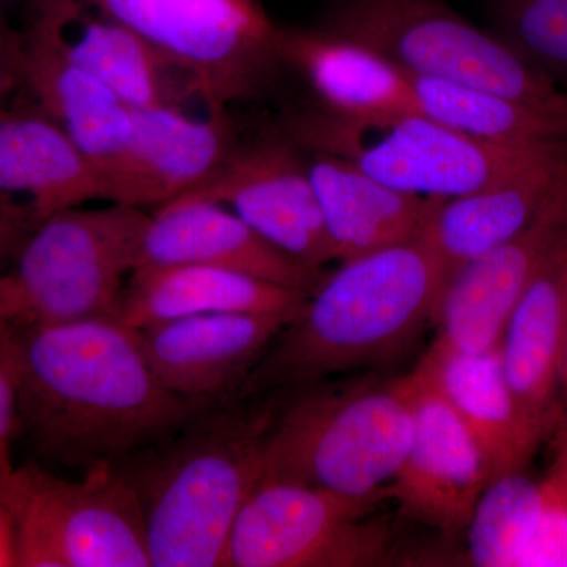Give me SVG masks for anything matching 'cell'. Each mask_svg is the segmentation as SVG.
<instances>
[{"label":"cell","mask_w":567,"mask_h":567,"mask_svg":"<svg viewBox=\"0 0 567 567\" xmlns=\"http://www.w3.org/2000/svg\"><path fill=\"white\" fill-rule=\"evenodd\" d=\"M22 39L10 31L9 25L0 22V58L17 63L21 69L22 63Z\"/></svg>","instance_id":"obj_32"},{"label":"cell","mask_w":567,"mask_h":567,"mask_svg":"<svg viewBox=\"0 0 567 567\" xmlns=\"http://www.w3.org/2000/svg\"><path fill=\"white\" fill-rule=\"evenodd\" d=\"M21 48L22 81L31 85L43 112L102 173L132 140V107L37 33L29 31Z\"/></svg>","instance_id":"obj_24"},{"label":"cell","mask_w":567,"mask_h":567,"mask_svg":"<svg viewBox=\"0 0 567 567\" xmlns=\"http://www.w3.org/2000/svg\"><path fill=\"white\" fill-rule=\"evenodd\" d=\"M287 136L308 151L346 159L398 192L442 200L483 188L547 144L475 140L421 112L354 115L324 107L295 115Z\"/></svg>","instance_id":"obj_6"},{"label":"cell","mask_w":567,"mask_h":567,"mask_svg":"<svg viewBox=\"0 0 567 567\" xmlns=\"http://www.w3.org/2000/svg\"><path fill=\"white\" fill-rule=\"evenodd\" d=\"M18 0H0V22H3V24H7L6 18L7 13H9V10L11 7L17 3Z\"/></svg>","instance_id":"obj_35"},{"label":"cell","mask_w":567,"mask_h":567,"mask_svg":"<svg viewBox=\"0 0 567 567\" xmlns=\"http://www.w3.org/2000/svg\"><path fill=\"white\" fill-rule=\"evenodd\" d=\"M20 429L18 388L9 361L0 352V494L9 483L14 468L11 447Z\"/></svg>","instance_id":"obj_30"},{"label":"cell","mask_w":567,"mask_h":567,"mask_svg":"<svg viewBox=\"0 0 567 567\" xmlns=\"http://www.w3.org/2000/svg\"><path fill=\"white\" fill-rule=\"evenodd\" d=\"M410 80L417 111L454 132L496 144L567 142L566 118L551 112L457 82L412 74Z\"/></svg>","instance_id":"obj_26"},{"label":"cell","mask_w":567,"mask_h":567,"mask_svg":"<svg viewBox=\"0 0 567 567\" xmlns=\"http://www.w3.org/2000/svg\"><path fill=\"white\" fill-rule=\"evenodd\" d=\"M188 76L212 112L264 87L281 31L254 0H85Z\"/></svg>","instance_id":"obj_9"},{"label":"cell","mask_w":567,"mask_h":567,"mask_svg":"<svg viewBox=\"0 0 567 567\" xmlns=\"http://www.w3.org/2000/svg\"><path fill=\"white\" fill-rule=\"evenodd\" d=\"M382 499L260 476L235 520L224 567L383 565L390 559L391 533L371 518Z\"/></svg>","instance_id":"obj_10"},{"label":"cell","mask_w":567,"mask_h":567,"mask_svg":"<svg viewBox=\"0 0 567 567\" xmlns=\"http://www.w3.org/2000/svg\"><path fill=\"white\" fill-rule=\"evenodd\" d=\"M292 319L244 312L182 317L140 328L137 336L167 390L213 405L237 398L254 365Z\"/></svg>","instance_id":"obj_15"},{"label":"cell","mask_w":567,"mask_h":567,"mask_svg":"<svg viewBox=\"0 0 567 567\" xmlns=\"http://www.w3.org/2000/svg\"><path fill=\"white\" fill-rule=\"evenodd\" d=\"M312 155L309 178L336 260L344 262L415 240L442 200L398 192L338 156Z\"/></svg>","instance_id":"obj_23"},{"label":"cell","mask_w":567,"mask_h":567,"mask_svg":"<svg viewBox=\"0 0 567 567\" xmlns=\"http://www.w3.org/2000/svg\"><path fill=\"white\" fill-rule=\"evenodd\" d=\"M148 218L141 208L111 204L69 208L37 224L13 270L0 275V333L118 319Z\"/></svg>","instance_id":"obj_5"},{"label":"cell","mask_w":567,"mask_h":567,"mask_svg":"<svg viewBox=\"0 0 567 567\" xmlns=\"http://www.w3.org/2000/svg\"><path fill=\"white\" fill-rule=\"evenodd\" d=\"M29 31L117 93L130 107L175 106L164 81L173 66L147 41L85 0H28Z\"/></svg>","instance_id":"obj_20"},{"label":"cell","mask_w":567,"mask_h":567,"mask_svg":"<svg viewBox=\"0 0 567 567\" xmlns=\"http://www.w3.org/2000/svg\"><path fill=\"white\" fill-rule=\"evenodd\" d=\"M0 352L17 380L20 427L32 446L82 475L114 468L210 406L167 390L136 328L121 319L7 331Z\"/></svg>","instance_id":"obj_1"},{"label":"cell","mask_w":567,"mask_h":567,"mask_svg":"<svg viewBox=\"0 0 567 567\" xmlns=\"http://www.w3.org/2000/svg\"><path fill=\"white\" fill-rule=\"evenodd\" d=\"M445 281V265L425 230L344 260L279 331L237 398L290 394L390 360L435 320Z\"/></svg>","instance_id":"obj_2"},{"label":"cell","mask_w":567,"mask_h":567,"mask_svg":"<svg viewBox=\"0 0 567 567\" xmlns=\"http://www.w3.org/2000/svg\"><path fill=\"white\" fill-rule=\"evenodd\" d=\"M308 295L212 265H156L130 276L118 319L140 330L182 317L230 312L295 317Z\"/></svg>","instance_id":"obj_21"},{"label":"cell","mask_w":567,"mask_h":567,"mask_svg":"<svg viewBox=\"0 0 567 567\" xmlns=\"http://www.w3.org/2000/svg\"><path fill=\"white\" fill-rule=\"evenodd\" d=\"M22 81V73L17 63L0 58V111L9 93L13 91L14 85Z\"/></svg>","instance_id":"obj_33"},{"label":"cell","mask_w":567,"mask_h":567,"mask_svg":"<svg viewBox=\"0 0 567 567\" xmlns=\"http://www.w3.org/2000/svg\"><path fill=\"white\" fill-rule=\"evenodd\" d=\"M567 235V175L525 229L447 276L432 347L477 353L502 341L511 312Z\"/></svg>","instance_id":"obj_13"},{"label":"cell","mask_w":567,"mask_h":567,"mask_svg":"<svg viewBox=\"0 0 567 567\" xmlns=\"http://www.w3.org/2000/svg\"><path fill=\"white\" fill-rule=\"evenodd\" d=\"M200 264L311 293L320 270L279 251L224 205L185 194L156 208L142 238L140 267Z\"/></svg>","instance_id":"obj_16"},{"label":"cell","mask_w":567,"mask_h":567,"mask_svg":"<svg viewBox=\"0 0 567 567\" xmlns=\"http://www.w3.org/2000/svg\"><path fill=\"white\" fill-rule=\"evenodd\" d=\"M17 566V543L9 511L0 499V567Z\"/></svg>","instance_id":"obj_31"},{"label":"cell","mask_w":567,"mask_h":567,"mask_svg":"<svg viewBox=\"0 0 567 567\" xmlns=\"http://www.w3.org/2000/svg\"><path fill=\"white\" fill-rule=\"evenodd\" d=\"M132 114V140L100 173L106 203L156 210L204 185L234 151L226 112L194 118L155 106Z\"/></svg>","instance_id":"obj_14"},{"label":"cell","mask_w":567,"mask_h":567,"mask_svg":"<svg viewBox=\"0 0 567 567\" xmlns=\"http://www.w3.org/2000/svg\"><path fill=\"white\" fill-rule=\"evenodd\" d=\"M323 31L371 48L412 76L484 89L567 121L566 92L443 0H339Z\"/></svg>","instance_id":"obj_7"},{"label":"cell","mask_w":567,"mask_h":567,"mask_svg":"<svg viewBox=\"0 0 567 567\" xmlns=\"http://www.w3.org/2000/svg\"><path fill=\"white\" fill-rule=\"evenodd\" d=\"M566 175L567 142H547L483 188L440 200L425 235L445 265L446 278L525 229Z\"/></svg>","instance_id":"obj_17"},{"label":"cell","mask_w":567,"mask_h":567,"mask_svg":"<svg viewBox=\"0 0 567 567\" xmlns=\"http://www.w3.org/2000/svg\"><path fill=\"white\" fill-rule=\"evenodd\" d=\"M276 398L207 406L188 424L114 466L140 498L152 567H224L235 520L262 476Z\"/></svg>","instance_id":"obj_3"},{"label":"cell","mask_w":567,"mask_h":567,"mask_svg":"<svg viewBox=\"0 0 567 567\" xmlns=\"http://www.w3.org/2000/svg\"><path fill=\"white\" fill-rule=\"evenodd\" d=\"M262 442V476L300 481L350 496L388 498L412 443L405 375L386 383L286 394Z\"/></svg>","instance_id":"obj_4"},{"label":"cell","mask_w":567,"mask_h":567,"mask_svg":"<svg viewBox=\"0 0 567 567\" xmlns=\"http://www.w3.org/2000/svg\"><path fill=\"white\" fill-rule=\"evenodd\" d=\"M188 194L229 208L298 262L320 270L336 260L308 163L289 136L234 148L221 167Z\"/></svg>","instance_id":"obj_12"},{"label":"cell","mask_w":567,"mask_h":567,"mask_svg":"<svg viewBox=\"0 0 567 567\" xmlns=\"http://www.w3.org/2000/svg\"><path fill=\"white\" fill-rule=\"evenodd\" d=\"M498 347L518 402L540 423L557 427L567 347V235L522 293Z\"/></svg>","instance_id":"obj_22"},{"label":"cell","mask_w":567,"mask_h":567,"mask_svg":"<svg viewBox=\"0 0 567 567\" xmlns=\"http://www.w3.org/2000/svg\"><path fill=\"white\" fill-rule=\"evenodd\" d=\"M537 503L539 483L527 473L492 480L465 532L472 565L518 567L535 528Z\"/></svg>","instance_id":"obj_27"},{"label":"cell","mask_w":567,"mask_h":567,"mask_svg":"<svg viewBox=\"0 0 567 567\" xmlns=\"http://www.w3.org/2000/svg\"><path fill=\"white\" fill-rule=\"evenodd\" d=\"M413 435L401 468L388 486L401 516L445 536L466 532L491 475L462 417L431 377L405 375Z\"/></svg>","instance_id":"obj_11"},{"label":"cell","mask_w":567,"mask_h":567,"mask_svg":"<svg viewBox=\"0 0 567 567\" xmlns=\"http://www.w3.org/2000/svg\"><path fill=\"white\" fill-rule=\"evenodd\" d=\"M104 200L99 169L47 112L0 111V205L32 227Z\"/></svg>","instance_id":"obj_19"},{"label":"cell","mask_w":567,"mask_h":567,"mask_svg":"<svg viewBox=\"0 0 567 567\" xmlns=\"http://www.w3.org/2000/svg\"><path fill=\"white\" fill-rule=\"evenodd\" d=\"M417 369L431 377L472 432L491 481L527 470L555 429L529 415L507 382L499 347L464 353L431 347Z\"/></svg>","instance_id":"obj_18"},{"label":"cell","mask_w":567,"mask_h":567,"mask_svg":"<svg viewBox=\"0 0 567 567\" xmlns=\"http://www.w3.org/2000/svg\"><path fill=\"white\" fill-rule=\"evenodd\" d=\"M554 453L539 483L533 535L518 567H567V424L559 417Z\"/></svg>","instance_id":"obj_29"},{"label":"cell","mask_w":567,"mask_h":567,"mask_svg":"<svg viewBox=\"0 0 567 567\" xmlns=\"http://www.w3.org/2000/svg\"><path fill=\"white\" fill-rule=\"evenodd\" d=\"M22 567H152L136 491L115 468L69 480L14 468L0 494Z\"/></svg>","instance_id":"obj_8"},{"label":"cell","mask_w":567,"mask_h":567,"mask_svg":"<svg viewBox=\"0 0 567 567\" xmlns=\"http://www.w3.org/2000/svg\"><path fill=\"white\" fill-rule=\"evenodd\" d=\"M496 32L567 93V0H492Z\"/></svg>","instance_id":"obj_28"},{"label":"cell","mask_w":567,"mask_h":567,"mask_svg":"<svg viewBox=\"0 0 567 567\" xmlns=\"http://www.w3.org/2000/svg\"><path fill=\"white\" fill-rule=\"evenodd\" d=\"M561 390L565 391V406H563V420H565V423L567 424V347L565 352V358H563V365H561Z\"/></svg>","instance_id":"obj_34"},{"label":"cell","mask_w":567,"mask_h":567,"mask_svg":"<svg viewBox=\"0 0 567 567\" xmlns=\"http://www.w3.org/2000/svg\"><path fill=\"white\" fill-rule=\"evenodd\" d=\"M282 62L295 66L324 110L341 114L420 112L410 74L385 55L344 37L282 32Z\"/></svg>","instance_id":"obj_25"}]
</instances>
